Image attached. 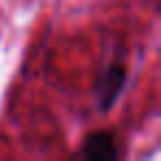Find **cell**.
I'll list each match as a JSON object with an SVG mask.
<instances>
[{"mask_svg":"<svg viewBox=\"0 0 161 161\" xmlns=\"http://www.w3.org/2000/svg\"><path fill=\"white\" fill-rule=\"evenodd\" d=\"M124 84H126V69L121 64H110L102 73V77L97 80V86H95L99 110H108L117 102V97L121 95Z\"/></svg>","mask_w":161,"mask_h":161,"instance_id":"6da1fadb","label":"cell"},{"mask_svg":"<svg viewBox=\"0 0 161 161\" xmlns=\"http://www.w3.org/2000/svg\"><path fill=\"white\" fill-rule=\"evenodd\" d=\"M82 154L86 159H91V161H113V159H117L119 157V148H117L115 135L108 132V130L91 132L84 139Z\"/></svg>","mask_w":161,"mask_h":161,"instance_id":"7a4b0ae2","label":"cell"}]
</instances>
